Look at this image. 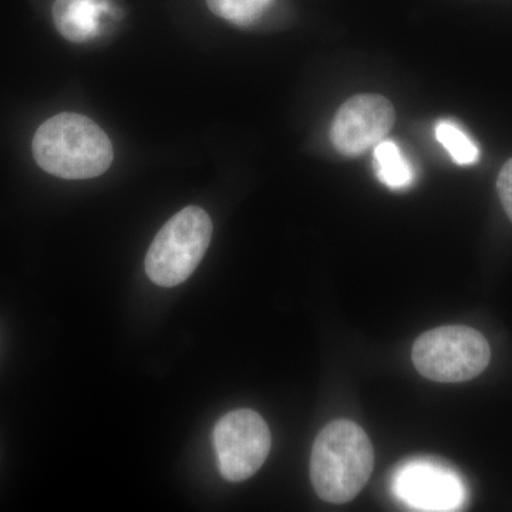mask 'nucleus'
Here are the masks:
<instances>
[{
  "label": "nucleus",
  "mask_w": 512,
  "mask_h": 512,
  "mask_svg": "<svg viewBox=\"0 0 512 512\" xmlns=\"http://www.w3.org/2000/svg\"><path fill=\"white\" fill-rule=\"evenodd\" d=\"M212 221L200 207H187L158 231L146 256L148 278L163 288L183 284L210 247Z\"/></svg>",
  "instance_id": "obj_3"
},
{
  "label": "nucleus",
  "mask_w": 512,
  "mask_h": 512,
  "mask_svg": "<svg viewBox=\"0 0 512 512\" xmlns=\"http://www.w3.org/2000/svg\"><path fill=\"white\" fill-rule=\"evenodd\" d=\"M276 0H207L208 8L218 18L237 26L254 25L264 18Z\"/></svg>",
  "instance_id": "obj_11"
},
{
  "label": "nucleus",
  "mask_w": 512,
  "mask_h": 512,
  "mask_svg": "<svg viewBox=\"0 0 512 512\" xmlns=\"http://www.w3.org/2000/svg\"><path fill=\"white\" fill-rule=\"evenodd\" d=\"M373 468L372 441L353 421H332L313 443L311 480L316 494L326 503L352 501L365 488Z\"/></svg>",
  "instance_id": "obj_2"
},
{
  "label": "nucleus",
  "mask_w": 512,
  "mask_h": 512,
  "mask_svg": "<svg viewBox=\"0 0 512 512\" xmlns=\"http://www.w3.org/2000/svg\"><path fill=\"white\" fill-rule=\"evenodd\" d=\"M33 157L46 173L64 180H89L109 170V136L89 117L62 113L45 121L33 137Z\"/></svg>",
  "instance_id": "obj_1"
},
{
  "label": "nucleus",
  "mask_w": 512,
  "mask_h": 512,
  "mask_svg": "<svg viewBox=\"0 0 512 512\" xmlns=\"http://www.w3.org/2000/svg\"><path fill=\"white\" fill-rule=\"evenodd\" d=\"M214 446L221 476L241 483L264 466L271 451V431L254 410H234L215 424Z\"/></svg>",
  "instance_id": "obj_5"
},
{
  "label": "nucleus",
  "mask_w": 512,
  "mask_h": 512,
  "mask_svg": "<svg viewBox=\"0 0 512 512\" xmlns=\"http://www.w3.org/2000/svg\"><path fill=\"white\" fill-rule=\"evenodd\" d=\"M109 0H56L53 20L64 39L86 43L101 32L104 16H111Z\"/></svg>",
  "instance_id": "obj_8"
},
{
  "label": "nucleus",
  "mask_w": 512,
  "mask_h": 512,
  "mask_svg": "<svg viewBox=\"0 0 512 512\" xmlns=\"http://www.w3.org/2000/svg\"><path fill=\"white\" fill-rule=\"evenodd\" d=\"M393 490L416 511H454L466 497L457 474L433 460L404 464L394 476Z\"/></svg>",
  "instance_id": "obj_7"
},
{
  "label": "nucleus",
  "mask_w": 512,
  "mask_h": 512,
  "mask_svg": "<svg viewBox=\"0 0 512 512\" xmlns=\"http://www.w3.org/2000/svg\"><path fill=\"white\" fill-rule=\"evenodd\" d=\"M413 365L426 379L460 383L474 379L490 365L487 339L468 326H440L423 333L414 342Z\"/></svg>",
  "instance_id": "obj_4"
},
{
  "label": "nucleus",
  "mask_w": 512,
  "mask_h": 512,
  "mask_svg": "<svg viewBox=\"0 0 512 512\" xmlns=\"http://www.w3.org/2000/svg\"><path fill=\"white\" fill-rule=\"evenodd\" d=\"M375 168L380 183L390 190H404L413 184V165L403 156L402 150L394 141L383 140L375 146Z\"/></svg>",
  "instance_id": "obj_9"
},
{
  "label": "nucleus",
  "mask_w": 512,
  "mask_h": 512,
  "mask_svg": "<svg viewBox=\"0 0 512 512\" xmlns=\"http://www.w3.org/2000/svg\"><path fill=\"white\" fill-rule=\"evenodd\" d=\"M498 195L508 218L512 222V158L505 163L497 180Z\"/></svg>",
  "instance_id": "obj_12"
},
{
  "label": "nucleus",
  "mask_w": 512,
  "mask_h": 512,
  "mask_svg": "<svg viewBox=\"0 0 512 512\" xmlns=\"http://www.w3.org/2000/svg\"><path fill=\"white\" fill-rule=\"evenodd\" d=\"M396 121L393 104L380 94H359L342 104L330 140L342 156L359 157L386 138Z\"/></svg>",
  "instance_id": "obj_6"
},
{
  "label": "nucleus",
  "mask_w": 512,
  "mask_h": 512,
  "mask_svg": "<svg viewBox=\"0 0 512 512\" xmlns=\"http://www.w3.org/2000/svg\"><path fill=\"white\" fill-rule=\"evenodd\" d=\"M436 138L458 165H473L480 160V148L454 121H439L436 126Z\"/></svg>",
  "instance_id": "obj_10"
}]
</instances>
